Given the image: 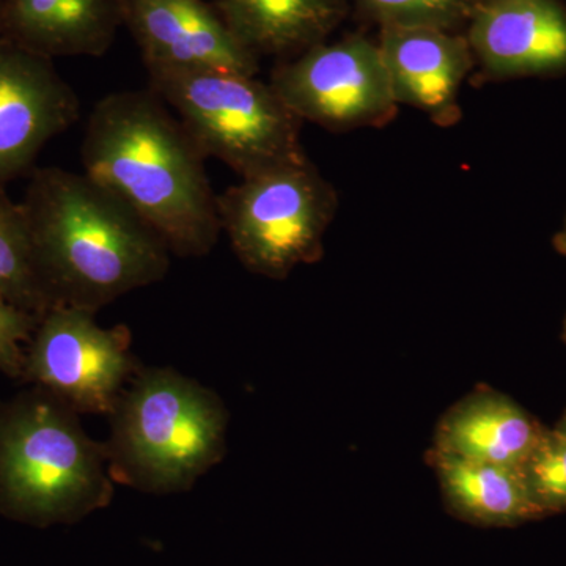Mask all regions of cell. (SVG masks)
I'll list each match as a JSON object with an SVG mask.
<instances>
[{
    "label": "cell",
    "mask_w": 566,
    "mask_h": 566,
    "mask_svg": "<svg viewBox=\"0 0 566 566\" xmlns=\"http://www.w3.org/2000/svg\"><path fill=\"white\" fill-rule=\"evenodd\" d=\"M39 316L22 311L0 296V371L21 381L25 345L31 340Z\"/></svg>",
    "instance_id": "20"
},
{
    "label": "cell",
    "mask_w": 566,
    "mask_h": 566,
    "mask_svg": "<svg viewBox=\"0 0 566 566\" xmlns=\"http://www.w3.org/2000/svg\"><path fill=\"white\" fill-rule=\"evenodd\" d=\"M562 338H564V342L566 344V316L564 322V329H562Z\"/></svg>",
    "instance_id": "23"
},
{
    "label": "cell",
    "mask_w": 566,
    "mask_h": 566,
    "mask_svg": "<svg viewBox=\"0 0 566 566\" xmlns=\"http://www.w3.org/2000/svg\"><path fill=\"white\" fill-rule=\"evenodd\" d=\"M84 174L161 237L172 255L203 256L222 233L207 156L158 93L115 92L93 107Z\"/></svg>",
    "instance_id": "1"
},
{
    "label": "cell",
    "mask_w": 566,
    "mask_h": 566,
    "mask_svg": "<svg viewBox=\"0 0 566 566\" xmlns=\"http://www.w3.org/2000/svg\"><path fill=\"white\" fill-rule=\"evenodd\" d=\"M381 29H439L468 24L475 0H356Z\"/></svg>",
    "instance_id": "19"
},
{
    "label": "cell",
    "mask_w": 566,
    "mask_h": 566,
    "mask_svg": "<svg viewBox=\"0 0 566 566\" xmlns=\"http://www.w3.org/2000/svg\"><path fill=\"white\" fill-rule=\"evenodd\" d=\"M96 312L54 305L25 345L21 382L39 386L80 415L109 416L139 370L126 324L103 327Z\"/></svg>",
    "instance_id": "7"
},
{
    "label": "cell",
    "mask_w": 566,
    "mask_h": 566,
    "mask_svg": "<svg viewBox=\"0 0 566 566\" xmlns=\"http://www.w3.org/2000/svg\"><path fill=\"white\" fill-rule=\"evenodd\" d=\"M349 0H216L214 9L255 54H301L340 24Z\"/></svg>",
    "instance_id": "15"
},
{
    "label": "cell",
    "mask_w": 566,
    "mask_h": 566,
    "mask_svg": "<svg viewBox=\"0 0 566 566\" xmlns=\"http://www.w3.org/2000/svg\"><path fill=\"white\" fill-rule=\"evenodd\" d=\"M465 39L490 80L566 74V7L560 0H475Z\"/></svg>",
    "instance_id": "11"
},
{
    "label": "cell",
    "mask_w": 566,
    "mask_h": 566,
    "mask_svg": "<svg viewBox=\"0 0 566 566\" xmlns=\"http://www.w3.org/2000/svg\"><path fill=\"white\" fill-rule=\"evenodd\" d=\"M150 88L177 114L207 158L241 178L307 158L303 122L270 84L223 71H150Z\"/></svg>",
    "instance_id": "5"
},
{
    "label": "cell",
    "mask_w": 566,
    "mask_h": 566,
    "mask_svg": "<svg viewBox=\"0 0 566 566\" xmlns=\"http://www.w3.org/2000/svg\"><path fill=\"white\" fill-rule=\"evenodd\" d=\"M528 497L543 515L566 510V433L545 428L534 449L516 465Z\"/></svg>",
    "instance_id": "18"
},
{
    "label": "cell",
    "mask_w": 566,
    "mask_h": 566,
    "mask_svg": "<svg viewBox=\"0 0 566 566\" xmlns=\"http://www.w3.org/2000/svg\"><path fill=\"white\" fill-rule=\"evenodd\" d=\"M125 25V0H6L0 39L43 57L106 54Z\"/></svg>",
    "instance_id": "13"
},
{
    "label": "cell",
    "mask_w": 566,
    "mask_h": 566,
    "mask_svg": "<svg viewBox=\"0 0 566 566\" xmlns=\"http://www.w3.org/2000/svg\"><path fill=\"white\" fill-rule=\"evenodd\" d=\"M21 203L54 305L98 312L169 273L161 237L85 174L32 170Z\"/></svg>",
    "instance_id": "2"
},
{
    "label": "cell",
    "mask_w": 566,
    "mask_h": 566,
    "mask_svg": "<svg viewBox=\"0 0 566 566\" xmlns=\"http://www.w3.org/2000/svg\"><path fill=\"white\" fill-rule=\"evenodd\" d=\"M0 296L39 318L54 307L41 275L24 207L13 202L3 186H0Z\"/></svg>",
    "instance_id": "17"
},
{
    "label": "cell",
    "mask_w": 566,
    "mask_h": 566,
    "mask_svg": "<svg viewBox=\"0 0 566 566\" xmlns=\"http://www.w3.org/2000/svg\"><path fill=\"white\" fill-rule=\"evenodd\" d=\"M80 112L76 92L52 59L0 39V186L32 170L44 145Z\"/></svg>",
    "instance_id": "9"
},
{
    "label": "cell",
    "mask_w": 566,
    "mask_h": 566,
    "mask_svg": "<svg viewBox=\"0 0 566 566\" xmlns=\"http://www.w3.org/2000/svg\"><path fill=\"white\" fill-rule=\"evenodd\" d=\"M545 428L512 398L480 387L441 417L431 449L465 460L516 468L534 449Z\"/></svg>",
    "instance_id": "14"
},
{
    "label": "cell",
    "mask_w": 566,
    "mask_h": 566,
    "mask_svg": "<svg viewBox=\"0 0 566 566\" xmlns=\"http://www.w3.org/2000/svg\"><path fill=\"white\" fill-rule=\"evenodd\" d=\"M107 417L112 480L144 493L191 490L227 453L221 397L174 368L140 367Z\"/></svg>",
    "instance_id": "4"
},
{
    "label": "cell",
    "mask_w": 566,
    "mask_h": 566,
    "mask_svg": "<svg viewBox=\"0 0 566 566\" xmlns=\"http://www.w3.org/2000/svg\"><path fill=\"white\" fill-rule=\"evenodd\" d=\"M125 25L150 71H223L256 76L245 50L203 0H125Z\"/></svg>",
    "instance_id": "10"
},
{
    "label": "cell",
    "mask_w": 566,
    "mask_h": 566,
    "mask_svg": "<svg viewBox=\"0 0 566 566\" xmlns=\"http://www.w3.org/2000/svg\"><path fill=\"white\" fill-rule=\"evenodd\" d=\"M556 428H558V430L564 431V433H566V412H565V416L562 417V420H560V422H558Z\"/></svg>",
    "instance_id": "22"
},
{
    "label": "cell",
    "mask_w": 566,
    "mask_h": 566,
    "mask_svg": "<svg viewBox=\"0 0 566 566\" xmlns=\"http://www.w3.org/2000/svg\"><path fill=\"white\" fill-rule=\"evenodd\" d=\"M300 118L331 132L379 128L398 111L378 43L353 35L282 63L270 82Z\"/></svg>",
    "instance_id": "8"
},
{
    "label": "cell",
    "mask_w": 566,
    "mask_h": 566,
    "mask_svg": "<svg viewBox=\"0 0 566 566\" xmlns=\"http://www.w3.org/2000/svg\"><path fill=\"white\" fill-rule=\"evenodd\" d=\"M553 245L557 253L566 256V214L564 223H562L560 230L553 238Z\"/></svg>",
    "instance_id": "21"
},
{
    "label": "cell",
    "mask_w": 566,
    "mask_h": 566,
    "mask_svg": "<svg viewBox=\"0 0 566 566\" xmlns=\"http://www.w3.org/2000/svg\"><path fill=\"white\" fill-rule=\"evenodd\" d=\"M106 446L50 390L0 401V515L36 527L74 523L109 504Z\"/></svg>",
    "instance_id": "3"
},
{
    "label": "cell",
    "mask_w": 566,
    "mask_h": 566,
    "mask_svg": "<svg viewBox=\"0 0 566 566\" xmlns=\"http://www.w3.org/2000/svg\"><path fill=\"white\" fill-rule=\"evenodd\" d=\"M395 102L423 112L438 126L461 117V87L475 65L463 35L439 29H381L378 41Z\"/></svg>",
    "instance_id": "12"
},
{
    "label": "cell",
    "mask_w": 566,
    "mask_h": 566,
    "mask_svg": "<svg viewBox=\"0 0 566 566\" xmlns=\"http://www.w3.org/2000/svg\"><path fill=\"white\" fill-rule=\"evenodd\" d=\"M442 497L450 512L479 526L512 527L545 517L528 497L515 468L465 460L430 449Z\"/></svg>",
    "instance_id": "16"
},
{
    "label": "cell",
    "mask_w": 566,
    "mask_h": 566,
    "mask_svg": "<svg viewBox=\"0 0 566 566\" xmlns=\"http://www.w3.org/2000/svg\"><path fill=\"white\" fill-rule=\"evenodd\" d=\"M337 208L334 186L308 158L241 178L218 196L234 255L245 270L275 281L322 259Z\"/></svg>",
    "instance_id": "6"
},
{
    "label": "cell",
    "mask_w": 566,
    "mask_h": 566,
    "mask_svg": "<svg viewBox=\"0 0 566 566\" xmlns=\"http://www.w3.org/2000/svg\"><path fill=\"white\" fill-rule=\"evenodd\" d=\"M3 2H6V0H0V11H2Z\"/></svg>",
    "instance_id": "24"
}]
</instances>
